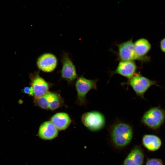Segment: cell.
<instances>
[{"instance_id": "6da1fadb", "label": "cell", "mask_w": 165, "mask_h": 165, "mask_svg": "<svg viewBox=\"0 0 165 165\" xmlns=\"http://www.w3.org/2000/svg\"><path fill=\"white\" fill-rule=\"evenodd\" d=\"M110 137L113 144L117 147L123 148L131 141L133 135V128L130 124L118 122L111 127Z\"/></svg>"}, {"instance_id": "7a4b0ae2", "label": "cell", "mask_w": 165, "mask_h": 165, "mask_svg": "<svg viewBox=\"0 0 165 165\" xmlns=\"http://www.w3.org/2000/svg\"><path fill=\"white\" fill-rule=\"evenodd\" d=\"M165 120V110L160 107L151 108L144 114L141 121L145 125L154 130L159 129Z\"/></svg>"}, {"instance_id": "3957f363", "label": "cell", "mask_w": 165, "mask_h": 165, "mask_svg": "<svg viewBox=\"0 0 165 165\" xmlns=\"http://www.w3.org/2000/svg\"><path fill=\"white\" fill-rule=\"evenodd\" d=\"M127 82L132 87L137 95L143 99H145V93L151 86L153 85L159 86L156 81L151 80L137 73L129 79Z\"/></svg>"}, {"instance_id": "277c9868", "label": "cell", "mask_w": 165, "mask_h": 165, "mask_svg": "<svg viewBox=\"0 0 165 165\" xmlns=\"http://www.w3.org/2000/svg\"><path fill=\"white\" fill-rule=\"evenodd\" d=\"M118 57L120 61L138 60L142 62H148L150 59L141 58L136 54L132 38L117 45Z\"/></svg>"}, {"instance_id": "5b68a950", "label": "cell", "mask_w": 165, "mask_h": 165, "mask_svg": "<svg viewBox=\"0 0 165 165\" xmlns=\"http://www.w3.org/2000/svg\"><path fill=\"white\" fill-rule=\"evenodd\" d=\"M81 120L83 124L90 131H95L102 129L105 124L104 116L100 112L92 111L82 115Z\"/></svg>"}, {"instance_id": "8992f818", "label": "cell", "mask_w": 165, "mask_h": 165, "mask_svg": "<svg viewBox=\"0 0 165 165\" xmlns=\"http://www.w3.org/2000/svg\"><path fill=\"white\" fill-rule=\"evenodd\" d=\"M96 79H90L82 76L78 77L75 82V87L77 92V101L80 105L86 103V96L88 92L91 90H97Z\"/></svg>"}, {"instance_id": "52a82bcc", "label": "cell", "mask_w": 165, "mask_h": 165, "mask_svg": "<svg viewBox=\"0 0 165 165\" xmlns=\"http://www.w3.org/2000/svg\"><path fill=\"white\" fill-rule=\"evenodd\" d=\"M62 67L61 70V78L69 82H71L77 78L75 65L68 53L63 52L61 59Z\"/></svg>"}, {"instance_id": "ba28073f", "label": "cell", "mask_w": 165, "mask_h": 165, "mask_svg": "<svg viewBox=\"0 0 165 165\" xmlns=\"http://www.w3.org/2000/svg\"><path fill=\"white\" fill-rule=\"evenodd\" d=\"M57 56L50 52L43 53L37 58L36 64L38 69L43 72H51L54 71L58 65Z\"/></svg>"}, {"instance_id": "9c48e42d", "label": "cell", "mask_w": 165, "mask_h": 165, "mask_svg": "<svg viewBox=\"0 0 165 165\" xmlns=\"http://www.w3.org/2000/svg\"><path fill=\"white\" fill-rule=\"evenodd\" d=\"M30 78L35 98L42 96L48 92L49 84L40 75L38 71L30 74Z\"/></svg>"}, {"instance_id": "30bf717a", "label": "cell", "mask_w": 165, "mask_h": 165, "mask_svg": "<svg viewBox=\"0 0 165 165\" xmlns=\"http://www.w3.org/2000/svg\"><path fill=\"white\" fill-rule=\"evenodd\" d=\"M138 66L134 61H120L116 69L111 72V75L118 74L128 79L136 73Z\"/></svg>"}, {"instance_id": "8fae6325", "label": "cell", "mask_w": 165, "mask_h": 165, "mask_svg": "<svg viewBox=\"0 0 165 165\" xmlns=\"http://www.w3.org/2000/svg\"><path fill=\"white\" fill-rule=\"evenodd\" d=\"M58 130L50 121H46L40 126L38 136L41 139L45 140H53L58 136Z\"/></svg>"}, {"instance_id": "7c38bea8", "label": "cell", "mask_w": 165, "mask_h": 165, "mask_svg": "<svg viewBox=\"0 0 165 165\" xmlns=\"http://www.w3.org/2000/svg\"><path fill=\"white\" fill-rule=\"evenodd\" d=\"M144 155L143 149L139 146H135L124 160L123 165H143Z\"/></svg>"}, {"instance_id": "4fadbf2b", "label": "cell", "mask_w": 165, "mask_h": 165, "mask_svg": "<svg viewBox=\"0 0 165 165\" xmlns=\"http://www.w3.org/2000/svg\"><path fill=\"white\" fill-rule=\"evenodd\" d=\"M142 144L148 150L154 152L158 150L162 145L161 138L158 136L153 134H145L142 138Z\"/></svg>"}, {"instance_id": "5bb4252c", "label": "cell", "mask_w": 165, "mask_h": 165, "mask_svg": "<svg viewBox=\"0 0 165 165\" xmlns=\"http://www.w3.org/2000/svg\"><path fill=\"white\" fill-rule=\"evenodd\" d=\"M134 43L135 52L138 56L142 58L150 59L146 55L151 48V45L148 40L141 38L136 40Z\"/></svg>"}, {"instance_id": "9a60e30c", "label": "cell", "mask_w": 165, "mask_h": 165, "mask_svg": "<svg viewBox=\"0 0 165 165\" xmlns=\"http://www.w3.org/2000/svg\"><path fill=\"white\" fill-rule=\"evenodd\" d=\"M50 121L58 130H63L68 127L71 123V120L67 113L59 112L53 116L51 118Z\"/></svg>"}, {"instance_id": "2e32d148", "label": "cell", "mask_w": 165, "mask_h": 165, "mask_svg": "<svg viewBox=\"0 0 165 165\" xmlns=\"http://www.w3.org/2000/svg\"><path fill=\"white\" fill-rule=\"evenodd\" d=\"M56 94L48 92L44 95L36 98L34 101L38 106L44 109H49L50 105L57 96Z\"/></svg>"}, {"instance_id": "e0dca14e", "label": "cell", "mask_w": 165, "mask_h": 165, "mask_svg": "<svg viewBox=\"0 0 165 165\" xmlns=\"http://www.w3.org/2000/svg\"><path fill=\"white\" fill-rule=\"evenodd\" d=\"M145 165H163V163L160 159L151 158L147 159Z\"/></svg>"}, {"instance_id": "ac0fdd59", "label": "cell", "mask_w": 165, "mask_h": 165, "mask_svg": "<svg viewBox=\"0 0 165 165\" xmlns=\"http://www.w3.org/2000/svg\"><path fill=\"white\" fill-rule=\"evenodd\" d=\"M22 92L25 94H28L30 96L34 95L33 90L32 88L31 87H26L22 90Z\"/></svg>"}, {"instance_id": "d6986e66", "label": "cell", "mask_w": 165, "mask_h": 165, "mask_svg": "<svg viewBox=\"0 0 165 165\" xmlns=\"http://www.w3.org/2000/svg\"><path fill=\"white\" fill-rule=\"evenodd\" d=\"M160 47L161 50L165 53V38H163L160 42Z\"/></svg>"}]
</instances>
